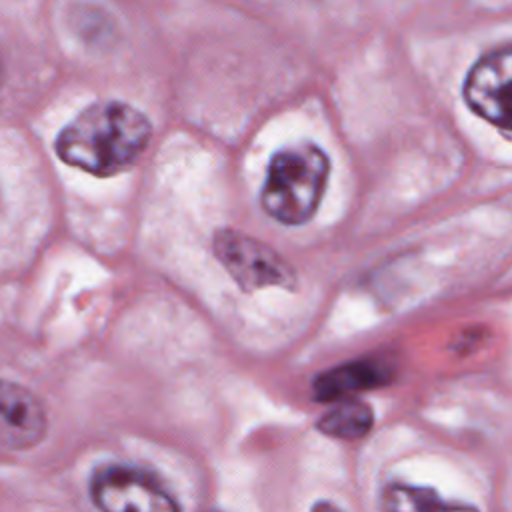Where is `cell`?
Returning <instances> with one entry per match:
<instances>
[{
    "mask_svg": "<svg viewBox=\"0 0 512 512\" xmlns=\"http://www.w3.org/2000/svg\"><path fill=\"white\" fill-rule=\"evenodd\" d=\"M152 136L148 118L130 104L108 100L82 110L56 138L62 162L94 176L130 168Z\"/></svg>",
    "mask_w": 512,
    "mask_h": 512,
    "instance_id": "1",
    "label": "cell"
},
{
    "mask_svg": "<svg viewBox=\"0 0 512 512\" xmlns=\"http://www.w3.org/2000/svg\"><path fill=\"white\" fill-rule=\"evenodd\" d=\"M330 172L328 156L312 142L278 150L262 188L264 210L282 224H302L316 212Z\"/></svg>",
    "mask_w": 512,
    "mask_h": 512,
    "instance_id": "2",
    "label": "cell"
},
{
    "mask_svg": "<svg viewBox=\"0 0 512 512\" xmlns=\"http://www.w3.org/2000/svg\"><path fill=\"white\" fill-rule=\"evenodd\" d=\"M214 252L228 274L244 288H290L296 282L292 266L270 246L236 230H220L214 236Z\"/></svg>",
    "mask_w": 512,
    "mask_h": 512,
    "instance_id": "3",
    "label": "cell"
},
{
    "mask_svg": "<svg viewBox=\"0 0 512 512\" xmlns=\"http://www.w3.org/2000/svg\"><path fill=\"white\" fill-rule=\"evenodd\" d=\"M92 500L98 508L110 512H172L178 504L144 470L110 464L100 468L90 484Z\"/></svg>",
    "mask_w": 512,
    "mask_h": 512,
    "instance_id": "4",
    "label": "cell"
},
{
    "mask_svg": "<svg viewBox=\"0 0 512 512\" xmlns=\"http://www.w3.org/2000/svg\"><path fill=\"white\" fill-rule=\"evenodd\" d=\"M510 74L512 50L502 46L480 58L466 76L464 100L484 120L510 132Z\"/></svg>",
    "mask_w": 512,
    "mask_h": 512,
    "instance_id": "5",
    "label": "cell"
},
{
    "mask_svg": "<svg viewBox=\"0 0 512 512\" xmlns=\"http://www.w3.org/2000/svg\"><path fill=\"white\" fill-rule=\"evenodd\" d=\"M46 432V410L24 386L0 380V448L22 450L38 444Z\"/></svg>",
    "mask_w": 512,
    "mask_h": 512,
    "instance_id": "6",
    "label": "cell"
},
{
    "mask_svg": "<svg viewBox=\"0 0 512 512\" xmlns=\"http://www.w3.org/2000/svg\"><path fill=\"white\" fill-rule=\"evenodd\" d=\"M392 380V368L374 358L354 360L342 366H336L314 380V398L316 400H340L362 390H372L386 386Z\"/></svg>",
    "mask_w": 512,
    "mask_h": 512,
    "instance_id": "7",
    "label": "cell"
},
{
    "mask_svg": "<svg viewBox=\"0 0 512 512\" xmlns=\"http://www.w3.org/2000/svg\"><path fill=\"white\" fill-rule=\"evenodd\" d=\"M340 400L342 402H338L332 410H328L318 420V428L326 436L340 438V440H358L366 436L374 420L372 408L366 402L350 400L348 396Z\"/></svg>",
    "mask_w": 512,
    "mask_h": 512,
    "instance_id": "8",
    "label": "cell"
},
{
    "mask_svg": "<svg viewBox=\"0 0 512 512\" xmlns=\"http://www.w3.org/2000/svg\"><path fill=\"white\" fill-rule=\"evenodd\" d=\"M382 506L390 510H432V508H448L450 504L444 502L432 490L390 484L382 492Z\"/></svg>",
    "mask_w": 512,
    "mask_h": 512,
    "instance_id": "9",
    "label": "cell"
},
{
    "mask_svg": "<svg viewBox=\"0 0 512 512\" xmlns=\"http://www.w3.org/2000/svg\"><path fill=\"white\" fill-rule=\"evenodd\" d=\"M0 78H2V68H0Z\"/></svg>",
    "mask_w": 512,
    "mask_h": 512,
    "instance_id": "10",
    "label": "cell"
}]
</instances>
